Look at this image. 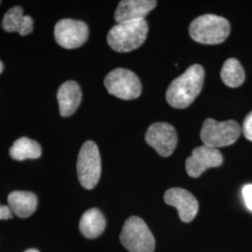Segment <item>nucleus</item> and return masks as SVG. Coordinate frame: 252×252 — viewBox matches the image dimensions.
Returning <instances> with one entry per match:
<instances>
[{
  "mask_svg": "<svg viewBox=\"0 0 252 252\" xmlns=\"http://www.w3.org/2000/svg\"><path fill=\"white\" fill-rule=\"evenodd\" d=\"M205 71L202 65L192 64L172 81L166 91V100L175 108H185L198 96L203 89Z\"/></svg>",
  "mask_w": 252,
  "mask_h": 252,
  "instance_id": "1",
  "label": "nucleus"
},
{
  "mask_svg": "<svg viewBox=\"0 0 252 252\" xmlns=\"http://www.w3.org/2000/svg\"><path fill=\"white\" fill-rule=\"evenodd\" d=\"M146 20L124 22L112 27L108 34V45L118 53H128L142 45L148 36Z\"/></svg>",
  "mask_w": 252,
  "mask_h": 252,
  "instance_id": "2",
  "label": "nucleus"
},
{
  "mask_svg": "<svg viewBox=\"0 0 252 252\" xmlns=\"http://www.w3.org/2000/svg\"><path fill=\"white\" fill-rule=\"evenodd\" d=\"M230 23L223 17L205 14L194 19L189 32L190 37L199 43L215 45L222 43L230 34Z\"/></svg>",
  "mask_w": 252,
  "mask_h": 252,
  "instance_id": "3",
  "label": "nucleus"
},
{
  "mask_svg": "<svg viewBox=\"0 0 252 252\" xmlns=\"http://www.w3.org/2000/svg\"><path fill=\"white\" fill-rule=\"evenodd\" d=\"M120 240L129 252H153L155 249L153 233L138 217H130L126 220Z\"/></svg>",
  "mask_w": 252,
  "mask_h": 252,
  "instance_id": "4",
  "label": "nucleus"
},
{
  "mask_svg": "<svg viewBox=\"0 0 252 252\" xmlns=\"http://www.w3.org/2000/svg\"><path fill=\"white\" fill-rule=\"evenodd\" d=\"M241 134L240 126L235 121L217 122L207 119L201 129V140L211 148H221L234 144Z\"/></svg>",
  "mask_w": 252,
  "mask_h": 252,
  "instance_id": "5",
  "label": "nucleus"
},
{
  "mask_svg": "<svg viewBox=\"0 0 252 252\" xmlns=\"http://www.w3.org/2000/svg\"><path fill=\"white\" fill-rule=\"evenodd\" d=\"M78 178L81 186L94 189L101 176V158L97 145L94 141H86L82 145L77 162Z\"/></svg>",
  "mask_w": 252,
  "mask_h": 252,
  "instance_id": "6",
  "label": "nucleus"
},
{
  "mask_svg": "<svg viewBox=\"0 0 252 252\" xmlns=\"http://www.w3.org/2000/svg\"><path fill=\"white\" fill-rule=\"evenodd\" d=\"M108 93L123 100H133L141 94L142 85L135 73L126 68H116L105 78Z\"/></svg>",
  "mask_w": 252,
  "mask_h": 252,
  "instance_id": "7",
  "label": "nucleus"
},
{
  "mask_svg": "<svg viewBox=\"0 0 252 252\" xmlns=\"http://www.w3.org/2000/svg\"><path fill=\"white\" fill-rule=\"evenodd\" d=\"M57 43L64 49H77L83 45L89 36V28L84 22L63 19L54 27Z\"/></svg>",
  "mask_w": 252,
  "mask_h": 252,
  "instance_id": "8",
  "label": "nucleus"
},
{
  "mask_svg": "<svg viewBox=\"0 0 252 252\" xmlns=\"http://www.w3.org/2000/svg\"><path fill=\"white\" fill-rule=\"evenodd\" d=\"M145 139L162 157L170 156L178 144L176 129L167 123H155L149 127Z\"/></svg>",
  "mask_w": 252,
  "mask_h": 252,
  "instance_id": "9",
  "label": "nucleus"
},
{
  "mask_svg": "<svg viewBox=\"0 0 252 252\" xmlns=\"http://www.w3.org/2000/svg\"><path fill=\"white\" fill-rule=\"evenodd\" d=\"M222 161V155L218 149L203 145L195 148L187 158L186 171L189 177L198 178L208 168L221 165Z\"/></svg>",
  "mask_w": 252,
  "mask_h": 252,
  "instance_id": "10",
  "label": "nucleus"
},
{
  "mask_svg": "<svg viewBox=\"0 0 252 252\" xmlns=\"http://www.w3.org/2000/svg\"><path fill=\"white\" fill-rule=\"evenodd\" d=\"M164 202L176 207L180 220L183 222H190L198 212V201L188 191L181 188H172L164 193Z\"/></svg>",
  "mask_w": 252,
  "mask_h": 252,
  "instance_id": "11",
  "label": "nucleus"
},
{
  "mask_svg": "<svg viewBox=\"0 0 252 252\" xmlns=\"http://www.w3.org/2000/svg\"><path fill=\"white\" fill-rule=\"evenodd\" d=\"M156 6L157 1L154 0H123L118 5L114 18L117 24L144 20Z\"/></svg>",
  "mask_w": 252,
  "mask_h": 252,
  "instance_id": "12",
  "label": "nucleus"
},
{
  "mask_svg": "<svg viewBox=\"0 0 252 252\" xmlns=\"http://www.w3.org/2000/svg\"><path fill=\"white\" fill-rule=\"evenodd\" d=\"M82 94L80 85L76 81L63 83L57 93L60 114L63 117L71 116L81 104Z\"/></svg>",
  "mask_w": 252,
  "mask_h": 252,
  "instance_id": "13",
  "label": "nucleus"
},
{
  "mask_svg": "<svg viewBox=\"0 0 252 252\" xmlns=\"http://www.w3.org/2000/svg\"><path fill=\"white\" fill-rule=\"evenodd\" d=\"M34 22L30 16L24 15L21 7H13L9 9L4 15L2 27L5 31L12 33L18 32L21 36H27L33 31Z\"/></svg>",
  "mask_w": 252,
  "mask_h": 252,
  "instance_id": "14",
  "label": "nucleus"
},
{
  "mask_svg": "<svg viewBox=\"0 0 252 252\" xmlns=\"http://www.w3.org/2000/svg\"><path fill=\"white\" fill-rule=\"evenodd\" d=\"M8 202L12 213L20 218L31 216L36 211L37 206L36 194L31 191H12L9 194Z\"/></svg>",
  "mask_w": 252,
  "mask_h": 252,
  "instance_id": "15",
  "label": "nucleus"
},
{
  "mask_svg": "<svg viewBox=\"0 0 252 252\" xmlns=\"http://www.w3.org/2000/svg\"><path fill=\"white\" fill-rule=\"evenodd\" d=\"M106 228L105 217L97 208L87 210L80 220L81 234L87 238H96L102 234Z\"/></svg>",
  "mask_w": 252,
  "mask_h": 252,
  "instance_id": "16",
  "label": "nucleus"
},
{
  "mask_svg": "<svg viewBox=\"0 0 252 252\" xmlns=\"http://www.w3.org/2000/svg\"><path fill=\"white\" fill-rule=\"evenodd\" d=\"M11 158L17 161L27 159H37L41 155V147L35 140L28 137H21L17 139L9 150Z\"/></svg>",
  "mask_w": 252,
  "mask_h": 252,
  "instance_id": "17",
  "label": "nucleus"
},
{
  "mask_svg": "<svg viewBox=\"0 0 252 252\" xmlns=\"http://www.w3.org/2000/svg\"><path fill=\"white\" fill-rule=\"evenodd\" d=\"M221 80L228 87L236 88L243 84L245 72L243 66L235 58L227 59L220 71Z\"/></svg>",
  "mask_w": 252,
  "mask_h": 252,
  "instance_id": "18",
  "label": "nucleus"
},
{
  "mask_svg": "<svg viewBox=\"0 0 252 252\" xmlns=\"http://www.w3.org/2000/svg\"><path fill=\"white\" fill-rule=\"evenodd\" d=\"M243 133L247 139L252 141V111L247 115L244 121Z\"/></svg>",
  "mask_w": 252,
  "mask_h": 252,
  "instance_id": "19",
  "label": "nucleus"
},
{
  "mask_svg": "<svg viewBox=\"0 0 252 252\" xmlns=\"http://www.w3.org/2000/svg\"><path fill=\"white\" fill-rule=\"evenodd\" d=\"M244 200L247 207L252 211V184H248L242 189Z\"/></svg>",
  "mask_w": 252,
  "mask_h": 252,
  "instance_id": "20",
  "label": "nucleus"
},
{
  "mask_svg": "<svg viewBox=\"0 0 252 252\" xmlns=\"http://www.w3.org/2000/svg\"><path fill=\"white\" fill-rule=\"evenodd\" d=\"M12 218V211L9 206L0 207V220H9Z\"/></svg>",
  "mask_w": 252,
  "mask_h": 252,
  "instance_id": "21",
  "label": "nucleus"
},
{
  "mask_svg": "<svg viewBox=\"0 0 252 252\" xmlns=\"http://www.w3.org/2000/svg\"><path fill=\"white\" fill-rule=\"evenodd\" d=\"M25 252H39L37 250H35V249H30V250H27Z\"/></svg>",
  "mask_w": 252,
  "mask_h": 252,
  "instance_id": "22",
  "label": "nucleus"
},
{
  "mask_svg": "<svg viewBox=\"0 0 252 252\" xmlns=\"http://www.w3.org/2000/svg\"><path fill=\"white\" fill-rule=\"evenodd\" d=\"M3 71V63L0 61V74Z\"/></svg>",
  "mask_w": 252,
  "mask_h": 252,
  "instance_id": "23",
  "label": "nucleus"
},
{
  "mask_svg": "<svg viewBox=\"0 0 252 252\" xmlns=\"http://www.w3.org/2000/svg\"><path fill=\"white\" fill-rule=\"evenodd\" d=\"M0 4H1V1H0Z\"/></svg>",
  "mask_w": 252,
  "mask_h": 252,
  "instance_id": "24",
  "label": "nucleus"
}]
</instances>
